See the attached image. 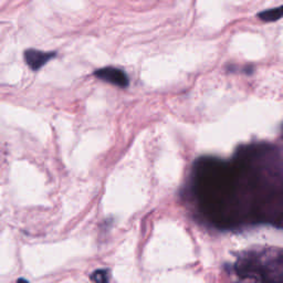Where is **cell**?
Returning a JSON list of instances; mask_svg holds the SVG:
<instances>
[{
	"label": "cell",
	"instance_id": "cell-1",
	"mask_svg": "<svg viewBox=\"0 0 283 283\" xmlns=\"http://www.w3.org/2000/svg\"><path fill=\"white\" fill-rule=\"evenodd\" d=\"M192 192L209 222L222 230L251 224L242 182L234 160L200 157L192 170Z\"/></svg>",
	"mask_w": 283,
	"mask_h": 283
},
{
	"label": "cell",
	"instance_id": "cell-2",
	"mask_svg": "<svg viewBox=\"0 0 283 283\" xmlns=\"http://www.w3.org/2000/svg\"><path fill=\"white\" fill-rule=\"evenodd\" d=\"M234 162L242 177L252 224L283 229V157L274 146H241Z\"/></svg>",
	"mask_w": 283,
	"mask_h": 283
},
{
	"label": "cell",
	"instance_id": "cell-3",
	"mask_svg": "<svg viewBox=\"0 0 283 283\" xmlns=\"http://www.w3.org/2000/svg\"><path fill=\"white\" fill-rule=\"evenodd\" d=\"M234 271L244 280L283 282V249L247 251L236 261Z\"/></svg>",
	"mask_w": 283,
	"mask_h": 283
},
{
	"label": "cell",
	"instance_id": "cell-4",
	"mask_svg": "<svg viewBox=\"0 0 283 283\" xmlns=\"http://www.w3.org/2000/svg\"><path fill=\"white\" fill-rule=\"evenodd\" d=\"M94 76L98 78L100 80L111 83V84L118 86L120 88H126L128 86V78L123 70L118 68L108 66L103 69H98L94 73Z\"/></svg>",
	"mask_w": 283,
	"mask_h": 283
},
{
	"label": "cell",
	"instance_id": "cell-5",
	"mask_svg": "<svg viewBox=\"0 0 283 283\" xmlns=\"http://www.w3.org/2000/svg\"><path fill=\"white\" fill-rule=\"evenodd\" d=\"M54 56L56 52H44L36 49H29L24 52V60L34 71L41 69Z\"/></svg>",
	"mask_w": 283,
	"mask_h": 283
},
{
	"label": "cell",
	"instance_id": "cell-6",
	"mask_svg": "<svg viewBox=\"0 0 283 283\" xmlns=\"http://www.w3.org/2000/svg\"><path fill=\"white\" fill-rule=\"evenodd\" d=\"M258 17L260 20L264 22H276L283 17V6H280L278 8L264 10L258 14Z\"/></svg>",
	"mask_w": 283,
	"mask_h": 283
},
{
	"label": "cell",
	"instance_id": "cell-7",
	"mask_svg": "<svg viewBox=\"0 0 283 283\" xmlns=\"http://www.w3.org/2000/svg\"><path fill=\"white\" fill-rule=\"evenodd\" d=\"M91 279L96 282H108V274L106 270H98L92 274Z\"/></svg>",
	"mask_w": 283,
	"mask_h": 283
}]
</instances>
